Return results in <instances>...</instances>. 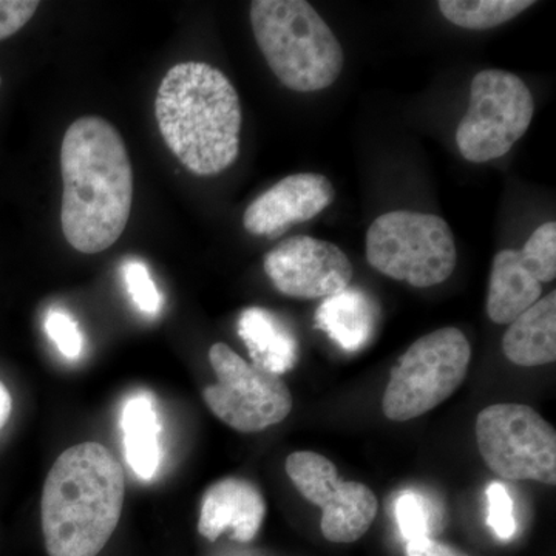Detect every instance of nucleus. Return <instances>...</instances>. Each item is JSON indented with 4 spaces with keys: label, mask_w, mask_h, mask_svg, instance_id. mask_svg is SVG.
Returning <instances> with one entry per match:
<instances>
[{
    "label": "nucleus",
    "mask_w": 556,
    "mask_h": 556,
    "mask_svg": "<svg viewBox=\"0 0 556 556\" xmlns=\"http://www.w3.org/2000/svg\"><path fill=\"white\" fill-rule=\"evenodd\" d=\"M126 459L141 479H152L160 467V420L155 404L148 394L127 402L121 420Z\"/></svg>",
    "instance_id": "a211bd4d"
},
{
    "label": "nucleus",
    "mask_w": 556,
    "mask_h": 556,
    "mask_svg": "<svg viewBox=\"0 0 556 556\" xmlns=\"http://www.w3.org/2000/svg\"><path fill=\"white\" fill-rule=\"evenodd\" d=\"M155 115L167 148L190 172L217 175L239 159L241 105L225 73L185 62L166 73Z\"/></svg>",
    "instance_id": "7ed1b4c3"
},
{
    "label": "nucleus",
    "mask_w": 556,
    "mask_h": 556,
    "mask_svg": "<svg viewBox=\"0 0 556 556\" xmlns=\"http://www.w3.org/2000/svg\"><path fill=\"white\" fill-rule=\"evenodd\" d=\"M439 11L445 20L466 30L500 27L535 5L533 0H441Z\"/></svg>",
    "instance_id": "6ab92c4d"
},
{
    "label": "nucleus",
    "mask_w": 556,
    "mask_h": 556,
    "mask_svg": "<svg viewBox=\"0 0 556 556\" xmlns=\"http://www.w3.org/2000/svg\"><path fill=\"white\" fill-rule=\"evenodd\" d=\"M287 473L309 503L324 510L321 533L331 543H356L378 515V497L368 485L342 481L338 467L314 452L291 453Z\"/></svg>",
    "instance_id": "9d476101"
},
{
    "label": "nucleus",
    "mask_w": 556,
    "mask_h": 556,
    "mask_svg": "<svg viewBox=\"0 0 556 556\" xmlns=\"http://www.w3.org/2000/svg\"><path fill=\"white\" fill-rule=\"evenodd\" d=\"M11 412H13V399L9 388L0 380V430L9 422Z\"/></svg>",
    "instance_id": "bb28decb"
},
{
    "label": "nucleus",
    "mask_w": 556,
    "mask_h": 556,
    "mask_svg": "<svg viewBox=\"0 0 556 556\" xmlns=\"http://www.w3.org/2000/svg\"><path fill=\"white\" fill-rule=\"evenodd\" d=\"M124 276H126L127 289L135 305L144 314H156L161 309V294L156 288L155 281L150 277L148 268L144 263L130 262L124 268Z\"/></svg>",
    "instance_id": "5701e85b"
},
{
    "label": "nucleus",
    "mask_w": 556,
    "mask_h": 556,
    "mask_svg": "<svg viewBox=\"0 0 556 556\" xmlns=\"http://www.w3.org/2000/svg\"><path fill=\"white\" fill-rule=\"evenodd\" d=\"M331 181L320 174L291 175L263 192L243 215L252 236L277 239L289 226L309 222L334 200Z\"/></svg>",
    "instance_id": "f8f14e48"
},
{
    "label": "nucleus",
    "mask_w": 556,
    "mask_h": 556,
    "mask_svg": "<svg viewBox=\"0 0 556 556\" xmlns=\"http://www.w3.org/2000/svg\"><path fill=\"white\" fill-rule=\"evenodd\" d=\"M486 525L495 533L497 540L510 541L517 533L514 500L507 486L501 482H492L486 489Z\"/></svg>",
    "instance_id": "4be33fe9"
},
{
    "label": "nucleus",
    "mask_w": 556,
    "mask_h": 556,
    "mask_svg": "<svg viewBox=\"0 0 556 556\" xmlns=\"http://www.w3.org/2000/svg\"><path fill=\"white\" fill-rule=\"evenodd\" d=\"M477 442L486 467L514 481L556 484V433L525 404H495L477 417Z\"/></svg>",
    "instance_id": "6e6552de"
},
{
    "label": "nucleus",
    "mask_w": 556,
    "mask_h": 556,
    "mask_svg": "<svg viewBox=\"0 0 556 556\" xmlns=\"http://www.w3.org/2000/svg\"><path fill=\"white\" fill-rule=\"evenodd\" d=\"M394 514L399 532L407 543L433 538L434 533L441 532L442 515L439 514L437 503L426 493L405 490L394 504Z\"/></svg>",
    "instance_id": "aec40b11"
},
{
    "label": "nucleus",
    "mask_w": 556,
    "mask_h": 556,
    "mask_svg": "<svg viewBox=\"0 0 556 556\" xmlns=\"http://www.w3.org/2000/svg\"><path fill=\"white\" fill-rule=\"evenodd\" d=\"M533 113L525 80L504 70H482L471 80L470 105L457 126L460 155L471 163L501 159L525 137Z\"/></svg>",
    "instance_id": "0eeeda50"
},
{
    "label": "nucleus",
    "mask_w": 556,
    "mask_h": 556,
    "mask_svg": "<svg viewBox=\"0 0 556 556\" xmlns=\"http://www.w3.org/2000/svg\"><path fill=\"white\" fill-rule=\"evenodd\" d=\"M471 346L457 328H441L416 340L390 372L383 413L394 422L426 415L463 386Z\"/></svg>",
    "instance_id": "423d86ee"
},
{
    "label": "nucleus",
    "mask_w": 556,
    "mask_h": 556,
    "mask_svg": "<svg viewBox=\"0 0 556 556\" xmlns=\"http://www.w3.org/2000/svg\"><path fill=\"white\" fill-rule=\"evenodd\" d=\"M217 383L204 388L208 409L240 433H257L283 422L292 409L291 391L280 376L248 364L226 343L208 350Z\"/></svg>",
    "instance_id": "1a4fd4ad"
},
{
    "label": "nucleus",
    "mask_w": 556,
    "mask_h": 556,
    "mask_svg": "<svg viewBox=\"0 0 556 556\" xmlns=\"http://www.w3.org/2000/svg\"><path fill=\"white\" fill-rule=\"evenodd\" d=\"M508 361L519 367H538L556 361V292L538 300L515 318L503 338Z\"/></svg>",
    "instance_id": "f3484780"
},
{
    "label": "nucleus",
    "mask_w": 556,
    "mask_h": 556,
    "mask_svg": "<svg viewBox=\"0 0 556 556\" xmlns=\"http://www.w3.org/2000/svg\"><path fill=\"white\" fill-rule=\"evenodd\" d=\"M47 334L67 358H78L83 351V336L78 324L62 311H50L46 318Z\"/></svg>",
    "instance_id": "b1692460"
},
{
    "label": "nucleus",
    "mask_w": 556,
    "mask_h": 556,
    "mask_svg": "<svg viewBox=\"0 0 556 556\" xmlns=\"http://www.w3.org/2000/svg\"><path fill=\"white\" fill-rule=\"evenodd\" d=\"M61 223L83 254H100L119 240L134 201V170L119 131L100 116L76 119L61 148Z\"/></svg>",
    "instance_id": "f257e3e1"
},
{
    "label": "nucleus",
    "mask_w": 556,
    "mask_h": 556,
    "mask_svg": "<svg viewBox=\"0 0 556 556\" xmlns=\"http://www.w3.org/2000/svg\"><path fill=\"white\" fill-rule=\"evenodd\" d=\"M36 0H0V40L16 35L38 10Z\"/></svg>",
    "instance_id": "393cba45"
},
{
    "label": "nucleus",
    "mask_w": 556,
    "mask_h": 556,
    "mask_svg": "<svg viewBox=\"0 0 556 556\" xmlns=\"http://www.w3.org/2000/svg\"><path fill=\"white\" fill-rule=\"evenodd\" d=\"M255 40L269 68L288 89H328L342 73L343 49L320 14L305 0L251 3Z\"/></svg>",
    "instance_id": "20e7f679"
},
{
    "label": "nucleus",
    "mask_w": 556,
    "mask_h": 556,
    "mask_svg": "<svg viewBox=\"0 0 556 556\" xmlns=\"http://www.w3.org/2000/svg\"><path fill=\"white\" fill-rule=\"evenodd\" d=\"M265 273L288 298L327 299L350 287L354 269L345 252L331 241L298 236L266 254Z\"/></svg>",
    "instance_id": "9b49d317"
},
{
    "label": "nucleus",
    "mask_w": 556,
    "mask_h": 556,
    "mask_svg": "<svg viewBox=\"0 0 556 556\" xmlns=\"http://www.w3.org/2000/svg\"><path fill=\"white\" fill-rule=\"evenodd\" d=\"M239 336L255 367L280 376L298 364V339L273 311L260 306L244 309L239 318Z\"/></svg>",
    "instance_id": "dca6fc26"
},
{
    "label": "nucleus",
    "mask_w": 556,
    "mask_h": 556,
    "mask_svg": "<svg viewBox=\"0 0 556 556\" xmlns=\"http://www.w3.org/2000/svg\"><path fill=\"white\" fill-rule=\"evenodd\" d=\"M521 257L526 268L541 285L556 277V223H544L527 240Z\"/></svg>",
    "instance_id": "412c9836"
},
{
    "label": "nucleus",
    "mask_w": 556,
    "mask_h": 556,
    "mask_svg": "<svg viewBox=\"0 0 556 556\" xmlns=\"http://www.w3.org/2000/svg\"><path fill=\"white\" fill-rule=\"evenodd\" d=\"M265 497L247 479L226 478L208 486L201 501L199 532L208 541L230 532L232 540L249 543L265 521Z\"/></svg>",
    "instance_id": "ddd939ff"
},
{
    "label": "nucleus",
    "mask_w": 556,
    "mask_h": 556,
    "mask_svg": "<svg viewBox=\"0 0 556 556\" xmlns=\"http://www.w3.org/2000/svg\"><path fill=\"white\" fill-rule=\"evenodd\" d=\"M126 500V475L100 442L65 450L50 468L40 500L49 556H97L115 533Z\"/></svg>",
    "instance_id": "f03ea898"
},
{
    "label": "nucleus",
    "mask_w": 556,
    "mask_h": 556,
    "mask_svg": "<svg viewBox=\"0 0 556 556\" xmlns=\"http://www.w3.org/2000/svg\"><path fill=\"white\" fill-rule=\"evenodd\" d=\"M0 86H2V78H0Z\"/></svg>",
    "instance_id": "cd10ccee"
},
{
    "label": "nucleus",
    "mask_w": 556,
    "mask_h": 556,
    "mask_svg": "<svg viewBox=\"0 0 556 556\" xmlns=\"http://www.w3.org/2000/svg\"><path fill=\"white\" fill-rule=\"evenodd\" d=\"M407 556H467L455 547L433 538H422V540L409 541L407 543Z\"/></svg>",
    "instance_id": "a878e982"
},
{
    "label": "nucleus",
    "mask_w": 556,
    "mask_h": 556,
    "mask_svg": "<svg viewBox=\"0 0 556 556\" xmlns=\"http://www.w3.org/2000/svg\"><path fill=\"white\" fill-rule=\"evenodd\" d=\"M455 236L438 215L394 211L380 215L367 232V260L383 276L430 288L444 283L456 266Z\"/></svg>",
    "instance_id": "39448f33"
},
{
    "label": "nucleus",
    "mask_w": 556,
    "mask_h": 556,
    "mask_svg": "<svg viewBox=\"0 0 556 556\" xmlns=\"http://www.w3.org/2000/svg\"><path fill=\"white\" fill-rule=\"evenodd\" d=\"M541 292L543 285L526 268L521 252L504 249L493 258L486 316L497 325H510L530 306L535 305Z\"/></svg>",
    "instance_id": "2eb2a0df"
},
{
    "label": "nucleus",
    "mask_w": 556,
    "mask_h": 556,
    "mask_svg": "<svg viewBox=\"0 0 556 556\" xmlns=\"http://www.w3.org/2000/svg\"><path fill=\"white\" fill-rule=\"evenodd\" d=\"M378 317L375 300L362 289L348 287L320 303L314 324L342 350L356 353L371 340Z\"/></svg>",
    "instance_id": "4468645a"
}]
</instances>
